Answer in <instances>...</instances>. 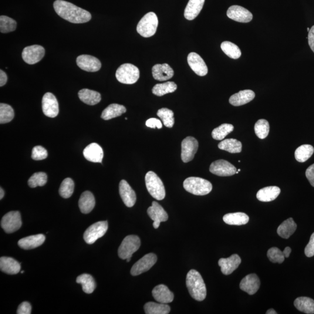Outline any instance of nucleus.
Instances as JSON below:
<instances>
[{
    "mask_svg": "<svg viewBox=\"0 0 314 314\" xmlns=\"http://www.w3.org/2000/svg\"><path fill=\"white\" fill-rule=\"evenodd\" d=\"M54 8L60 17L73 23H86L92 19L89 12L63 0H56Z\"/></svg>",
    "mask_w": 314,
    "mask_h": 314,
    "instance_id": "1",
    "label": "nucleus"
},
{
    "mask_svg": "<svg viewBox=\"0 0 314 314\" xmlns=\"http://www.w3.org/2000/svg\"><path fill=\"white\" fill-rule=\"evenodd\" d=\"M187 286L189 293L194 300L203 301L207 296V289L200 273L191 269L187 276Z\"/></svg>",
    "mask_w": 314,
    "mask_h": 314,
    "instance_id": "2",
    "label": "nucleus"
},
{
    "mask_svg": "<svg viewBox=\"0 0 314 314\" xmlns=\"http://www.w3.org/2000/svg\"><path fill=\"white\" fill-rule=\"evenodd\" d=\"M186 190L196 195H205L212 190V185L210 182L201 178H188L184 182Z\"/></svg>",
    "mask_w": 314,
    "mask_h": 314,
    "instance_id": "3",
    "label": "nucleus"
},
{
    "mask_svg": "<svg viewBox=\"0 0 314 314\" xmlns=\"http://www.w3.org/2000/svg\"><path fill=\"white\" fill-rule=\"evenodd\" d=\"M145 182L147 190L152 197L157 200H162L165 197V189L163 182L153 171L147 172Z\"/></svg>",
    "mask_w": 314,
    "mask_h": 314,
    "instance_id": "4",
    "label": "nucleus"
},
{
    "mask_svg": "<svg viewBox=\"0 0 314 314\" xmlns=\"http://www.w3.org/2000/svg\"><path fill=\"white\" fill-rule=\"evenodd\" d=\"M158 25L157 15L153 12H148L138 22L137 32L144 38H150L156 33Z\"/></svg>",
    "mask_w": 314,
    "mask_h": 314,
    "instance_id": "5",
    "label": "nucleus"
},
{
    "mask_svg": "<svg viewBox=\"0 0 314 314\" xmlns=\"http://www.w3.org/2000/svg\"><path fill=\"white\" fill-rule=\"evenodd\" d=\"M116 75L120 83L132 84L139 79L140 71L133 64L124 63L118 67Z\"/></svg>",
    "mask_w": 314,
    "mask_h": 314,
    "instance_id": "6",
    "label": "nucleus"
},
{
    "mask_svg": "<svg viewBox=\"0 0 314 314\" xmlns=\"http://www.w3.org/2000/svg\"><path fill=\"white\" fill-rule=\"evenodd\" d=\"M140 239L136 235H129L124 239L118 249V255L123 259L131 258L140 247Z\"/></svg>",
    "mask_w": 314,
    "mask_h": 314,
    "instance_id": "7",
    "label": "nucleus"
},
{
    "mask_svg": "<svg viewBox=\"0 0 314 314\" xmlns=\"http://www.w3.org/2000/svg\"><path fill=\"white\" fill-rule=\"evenodd\" d=\"M109 228L107 221H100L91 225L86 229L83 235L84 241L87 244L92 245L98 239L106 234Z\"/></svg>",
    "mask_w": 314,
    "mask_h": 314,
    "instance_id": "8",
    "label": "nucleus"
},
{
    "mask_svg": "<svg viewBox=\"0 0 314 314\" xmlns=\"http://www.w3.org/2000/svg\"><path fill=\"white\" fill-rule=\"evenodd\" d=\"M1 226L7 234L18 231L22 226L21 213L19 211H11L6 214L1 219Z\"/></svg>",
    "mask_w": 314,
    "mask_h": 314,
    "instance_id": "9",
    "label": "nucleus"
},
{
    "mask_svg": "<svg viewBox=\"0 0 314 314\" xmlns=\"http://www.w3.org/2000/svg\"><path fill=\"white\" fill-rule=\"evenodd\" d=\"M45 50L40 45H33L23 49L22 57L23 61L30 65L37 63L45 57Z\"/></svg>",
    "mask_w": 314,
    "mask_h": 314,
    "instance_id": "10",
    "label": "nucleus"
},
{
    "mask_svg": "<svg viewBox=\"0 0 314 314\" xmlns=\"http://www.w3.org/2000/svg\"><path fill=\"white\" fill-rule=\"evenodd\" d=\"M157 261V256L154 253L145 255L133 265L131 269V275L137 276L148 271L153 267Z\"/></svg>",
    "mask_w": 314,
    "mask_h": 314,
    "instance_id": "11",
    "label": "nucleus"
},
{
    "mask_svg": "<svg viewBox=\"0 0 314 314\" xmlns=\"http://www.w3.org/2000/svg\"><path fill=\"white\" fill-rule=\"evenodd\" d=\"M209 171L219 177H230L236 174L237 169L228 161L219 160L211 164Z\"/></svg>",
    "mask_w": 314,
    "mask_h": 314,
    "instance_id": "12",
    "label": "nucleus"
},
{
    "mask_svg": "<svg viewBox=\"0 0 314 314\" xmlns=\"http://www.w3.org/2000/svg\"><path fill=\"white\" fill-rule=\"evenodd\" d=\"M198 148V141L193 137H187L182 141L181 158L184 163H187L193 159Z\"/></svg>",
    "mask_w": 314,
    "mask_h": 314,
    "instance_id": "13",
    "label": "nucleus"
},
{
    "mask_svg": "<svg viewBox=\"0 0 314 314\" xmlns=\"http://www.w3.org/2000/svg\"><path fill=\"white\" fill-rule=\"evenodd\" d=\"M44 114L50 118H55L59 114V105L57 98L52 93H46L42 99Z\"/></svg>",
    "mask_w": 314,
    "mask_h": 314,
    "instance_id": "14",
    "label": "nucleus"
},
{
    "mask_svg": "<svg viewBox=\"0 0 314 314\" xmlns=\"http://www.w3.org/2000/svg\"><path fill=\"white\" fill-rule=\"evenodd\" d=\"M76 63L81 69L89 72L99 71L101 67L100 60L96 57L90 55H81L77 57Z\"/></svg>",
    "mask_w": 314,
    "mask_h": 314,
    "instance_id": "15",
    "label": "nucleus"
},
{
    "mask_svg": "<svg viewBox=\"0 0 314 314\" xmlns=\"http://www.w3.org/2000/svg\"><path fill=\"white\" fill-rule=\"evenodd\" d=\"M147 214L154 221L153 226L155 229L159 227L161 222L167 221L168 219L167 212L156 201H153L151 207L147 209Z\"/></svg>",
    "mask_w": 314,
    "mask_h": 314,
    "instance_id": "16",
    "label": "nucleus"
},
{
    "mask_svg": "<svg viewBox=\"0 0 314 314\" xmlns=\"http://www.w3.org/2000/svg\"><path fill=\"white\" fill-rule=\"evenodd\" d=\"M227 16L235 21L248 23L252 19V14L248 9L239 5H233L229 8Z\"/></svg>",
    "mask_w": 314,
    "mask_h": 314,
    "instance_id": "17",
    "label": "nucleus"
},
{
    "mask_svg": "<svg viewBox=\"0 0 314 314\" xmlns=\"http://www.w3.org/2000/svg\"><path fill=\"white\" fill-rule=\"evenodd\" d=\"M189 66L197 75L204 76L208 73V67L203 59L195 53H190L188 57Z\"/></svg>",
    "mask_w": 314,
    "mask_h": 314,
    "instance_id": "18",
    "label": "nucleus"
},
{
    "mask_svg": "<svg viewBox=\"0 0 314 314\" xmlns=\"http://www.w3.org/2000/svg\"><path fill=\"white\" fill-rule=\"evenodd\" d=\"M119 188L120 194L124 204L127 207H132L136 201V195L132 188L126 180L121 181Z\"/></svg>",
    "mask_w": 314,
    "mask_h": 314,
    "instance_id": "19",
    "label": "nucleus"
},
{
    "mask_svg": "<svg viewBox=\"0 0 314 314\" xmlns=\"http://www.w3.org/2000/svg\"><path fill=\"white\" fill-rule=\"evenodd\" d=\"M259 287V279L255 273L245 276L240 283V288L250 295H254L258 291Z\"/></svg>",
    "mask_w": 314,
    "mask_h": 314,
    "instance_id": "20",
    "label": "nucleus"
},
{
    "mask_svg": "<svg viewBox=\"0 0 314 314\" xmlns=\"http://www.w3.org/2000/svg\"><path fill=\"white\" fill-rule=\"evenodd\" d=\"M241 262L242 259L238 254H233L230 257L219 259L218 265L223 274L229 275L239 267Z\"/></svg>",
    "mask_w": 314,
    "mask_h": 314,
    "instance_id": "21",
    "label": "nucleus"
},
{
    "mask_svg": "<svg viewBox=\"0 0 314 314\" xmlns=\"http://www.w3.org/2000/svg\"><path fill=\"white\" fill-rule=\"evenodd\" d=\"M84 158L92 163H102L104 157L103 148L96 143H91L88 145L83 150Z\"/></svg>",
    "mask_w": 314,
    "mask_h": 314,
    "instance_id": "22",
    "label": "nucleus"
},
{
    "mask_svg": "<svg viewBox=\"0 0 314 314\" xmlns=\"http://www.w3.org/2000/svg\"><path fill=\"white\" fill-rule=\"evenodd\" d=\"M152 295L154 299L160 303H170L173 302L174 299V293L164 285H159L155 287L152 291Z\"/></svg>",
    "mask_w": 314,
    "mask_h": 314,
    "instance_id": "23",
    "label": "nucleus"
},
{
    "mask_svg": "<svg viewBox=\"0 0 314 314\" xmlns=\"http://www.w3.org/2000/svg\"><path fill=\"white\" fill-rule=\"evenodd\" d=\"M152 73L154 78L159 81L170 79L174 75V70L167 63L156 64L152 68Z\"/></svg>",
    "mask_w": 314,
    "mask_h": 314,
    "instance_id": "24",
    "label": "nucleus"
},
{
    "mask_svg": "<svg viewBox=\"0 0 314 314\" xmlns=\"http://www.w3.org/2000/svg\"><path fill=\"white\" fill-rule=\"evenodd\" d=\"M255 96L254 92L251 90H242L232 95L229 99V103L234 106H241L251 102Z\"/></svg>",
    "mask_w": 314,
    "mask_h": 314,
    "instance_id": "25",
    "label": "nucleus"
},
{
    "mask_svg": "<svg viewBox=\"0 0 314 314\" xmlns=\"http://www.w3.org/2000/svg\"><path fill=\"white\" fill-rule=\"evenodd\" d=\"M21 264L12 258L2 256L0 258V269L3 272L15 275L21 271Z\"/></svg>",
    "mask_w": 314,
    "mask_h": 314,
    "instance_id": "26",
    "label": "nucleus"
},
{
    "mask_svg": "<svg viewBox=\"0 0 314 314\" xmlns=\"http://www.w3.org/2000/svg\"><path fill=\"white\" fill-rule=\"evenodd\" d=\"M45 240V236L43 234L30 236L19 240L18 245L23 249H33L42 245Z\"/></svg>",
    "mask_w": 314,
    "mask_h": 314,
    "instance_id": "27",
    "label": "nucleus"
},
{
    "mask_svg": "<svg viewBox=\"0 0 314 314\" xmlns=\"http://www.w3.org/2000/svg\"><path fill=\"white\" fill-rule=\"evenodd\" d=\"M96 200L94 195L89 191L83 192L79 200L80 210L83 214L90 213L95 207Z\"/></svg>",
    "mask_w": 314,
    "mask_h": 314,
    "instance_id": "28",
    "label": "nucleus"
},
{
    "mask_svg": "<svg viewBox=\"0 0 314 314\" xmlns=\"http://www.w3.org/2000/svg\"><path fill=\"white\" fill-rule=\"evenodd\" d=\"M205 0H189L184 12L185 18L191 21L200 13L204 4Z\"/></svg>",
    "mask_w": 314,
    "mask_h": 314,
    "instance_id": "29",
    "label": "nucleus"
},
{
    "mask_svg": "<svg viewBox=\"0 0 314 314\" xmlns=\"http://www.w3.org/2000/svg\"><path fill=\"white\" fill-rule=\"evenodd\" d=\"M281 193V189L277 187H268L260 189L256 198L260 201L269 202L275 200Z\"/></svg>",
    "mask_w": 314,
    "mask_h": 314,
    "instance_id": "30",
    "label": "nucleus"
},
{
    "mask_svg": "<svg viewBox=\"0 0 314 314\" xmlns=\"http://www.w3.org/2000/svg\"><path fill=\"white\" fill-rule=\"evenodd\" d=\"M78 96L81 101L89 106H94L100 102L101 94L96 91L83 89L78 93Z\"/></svg>",
    "mask_w": 314,
    "mask_h": 314,
    "instance_id": "31",
    "label": "nucleus"
},
{
    "mask_svg": "<svg viewBox=\"0 0 314 314\" xmlns=\"http://www.w3.org/2000/svg\"><path fill=\"white\" fill-rule=\"evenodd\" d=\"M126 112V108L124 106L118 104H112L103 111L101 118L104 120L108 121L114 118L120 117Z\"/></svg>",
    "mask_w": 314,
    "mask_h": 314,
    "instance_id": "32",
    "label": "nucleus"
},
{
    "mask_svg": "<svg viewBox=\"0 0 314 314\" xmlns=\"http://www.w3.org/2000/svg\"><path fill=\"white\" fill-rule=\"evenodd\" d=\"M223 220L228 225L241 226L247 224L249 221V217L243 212H235L225 215Z\"/></svg>",
    "mask_w": 314,
    "mask_h": 314,
    "instance_id": "33",
    "label": "nucleus"
},
{
    "mask_svg": "<svg viewBox=\"0 0 314 314\" xmlns=\"http://www.w3.org/2000/svg\"><path fill=\"white\" fill-rule=\"evenodd\" d=\"M297 224L292 218L286 219L279 226L277 233L283 239H288L295 232Z\"/></svg>",
    "mask_w": 314,
    "mask_h": 314,
    "instance_id": "34",
    "label": "nucleus"
},
{
    "mask_svg": "<svg viewBox=\"0 0 314 314\" xmlns=\"http://www.w3.org/2000/svg\"><path fill=\"white\" fill-rule=\"evenodd\" d=\"M296 308L307 314H314V300L307 297H300L294 302Z\"/></svg>",
    "mask_w": 314,
    "mask_h": 314,
    "instance_id": "35",
    "label": "nucleus"
},
{
    "mask_svg": "<svg viewBox=\"0 0 314 314\" xmlns=\"http://www.w3.org/2000/svg\"><path fill=\"white\" fill-rule=\"evenodd\" d=\"M146 314H168L171 312V307L167 304L148 302L144 305Z\"/></svg>",
    "mask_w": 314,
    "mask_h": 314,
    "instance_id": "36",
    "label": "nucleus"
},
{
    "mask_svg": "<svg viewBox=\"0 0 314 314\" xmlns=\"http://www.w3.org/2000/svg\"><path fill=\"white\" fill-rule=\"evenodd\" d=\"M219 149L225 150L231 153H239L242 150L241 141L235 138H229L221 141L218 144Z\"/></svg>",
    "mask_w": 314,
    "mask_h": 314,
    "instance_id": "37",
    "label": "nucleus"
},
{
    "mask_svg": "<svg viewBox=\"0 0 314 314\" xmlns=\"http://www.w3.org/2000/svg\"><path fill=\"white\" fill-rule=\"evenodd\" d=\"M76 282L82 285L83 292L86 293H92L96 289V282L93 276L87 273H84L77 277Z\"/></svg>",
    "mask_w": 314,
    "mask_h": 314,
    "instance_id": "38",
    "label": "nucleus"
},
{
    "mask_svg": "<svg viewBox=\"0 0 314 314\" xmlns=\"http://www.w3.org/2000/svg\"><path fill=\"white\" fill-rule=\"evenodd\" d=\"M314 148L312 145L304 144L297 148L295 155L297 161L299 163H305L312 156Z\"/></svg>",
    "mask_w": 314,
    "mask_h": 314,
    "instance_id": "39",
    "label": "nucleus"
},
{
    "mask_svg": "<svg viewBox=\"0 0 314 314\" xmlns=\"http://www.w3.org/2000/svg\"><path fill=\"white\" fill-rule=\"evenodd\" d=\"M177 89V84L174 82H168L164 83L157 84L153 87L152 92L157 96H163L165 94L175 92Z\"/></svg>",
    "mask_w": 314,
    "mask_h": 314,
    "instance_id": "40",
    "label": "nucleus"
},
{
    "mask_svg": "<svg viewBox=\"0 0 314 314\" xmlns=\"http://www.w3.org/2000/svg\"><path fill=\"white\" fill-rule=\"evenodd\" d=\"M221 47L225 55L232 59H238L242 55L241 51L239 47L232 42H223Z\"/></svg>",
    "mask_w": 314,
    "mask_h": 314,
    "instance_id": "41",
    "label": "nucleus"
},
{
    "mask_svg": "<svg viewBox=\"0 0 314 314\" xmlns=\"http://www.w3.org/2000/svg\"><path fill=\"white\" fill-rule=\"evenodd\" d=\"M234 126L231 124H224L212 131V136L214 139L222 140L227 135L233 131Z\"/></svg>",
    "mask_w": 314,
    "mask_h": 314,
    "instance_id": "42",
    "label": "nucleus"
},
{
    "mask_svg": "<svg viewBox=\"0 0 314 314\" xmlns=\"http://www.w3.org/2000/svg\"><path fill=\"white\" fill-rule=\"evenodd\" d=\"M15 114L12 108L8 104H0V124L10 123L14 118Z\"/></svg>",
    "mask_w": 314,
    "mask_h": 314,
    "instance_id": "43",
    "label": "nucleus"
},
{
    "mask_svg": "<svg viewBox=\"0 0 314 314\" xmlns=\"http://www.w3.org/2000/svg\"><path fill=\"white\" fill-rule=\"evenodd\" d=\"M75 188V184L72 179L67 178L64 180L59 189V193L62 197L68 198L71 197Z\"/></svg>",
    "mask_w": 314,
    "mask_h": 314,
    "instance_id": "44",
    "label": "nucleus"
},
{
    "mask_svg": "<svg viewBox=\"0 0 314 314\" xmlns=\"http://www.w3.org/2000/svg\"><path fill=\"white\" fill-rule=\"evenodd\" d=\"M16 25L17 23L14 19L4 15L0 16V32L1 33L13 32L16 28Z\"/></svg>",
    "mask_w": 314,
    "mask_h": 314,
    "instance_id": "45",
    "label": "nucleus"
},
{
    "mask_svg": "<svg viewBox=\"0 0 314 314\" xmlns=\"http://www.w3.org/2000/svg\"><path fill=\"white\" fill-rule=\"evenodd\" d=\"M157 116L163 121L164 125L167 127H172L175 123L174 114L171 110L163 108L158 111Z\"/></svg>",
    "mask_w": 314,
    "mask_h": 314,
    "instance_id": "46",
    "label": "nucleus"
},
{
    "mask_svg": "<svg viewBox=\"0 0 314 314\" xmlns=\"http://www.w3.org/2000/svg\"><path fill=\"white\" fill-rule=\"evenodd\" d=\"M269 124L267 121L261 119L258 120L255 124V133L258 138L264 139L269 132Z\"/></svg>",
    "mask_w": 314,
    "mask_h": 314,
    "instance_id": "47",
    "label": "nucleus"
},
{
    "mask_svg": "<svg viewBox=\"0 0 314 314\" xmlns=\"http://www.w3.org/2000/svg\"><path fill=\"white\" fill-rule=\"evenodd\" d=\"M47 182V175L45 172H40L34 174L28 181L29 187L35 188L38 187H43Z\"/></svg>",
    "mask_w": 314,
    "mask_h": 314,
    "instance_id": "48",
    "label": "nucleus"
},
{
    "mask_svg": "<svg viewBox=\"0 0 314 314\" xmlns=\"http://www.w3.org/2000/svg\"><path fill=\"white\" fill-rule=\"evenodd\" d=\"M268 258L269 261L273 263L282 264L285 261V256L283 251L277 248H272L267 252Z\"/></svg>",
    "mask_w": 314,
    "mask_h": 314,
    "instance_id": "49",
    "label": "nucleus"
},
{
    "mask_svg": "<svg viewBox=\"0 0 314 314\" xmlns=\"http://www.w3.org/2000/svg\"><path fill=\"white\" fill-rule=\"evenodd\" d=\"M48 156V152L42 146H35L32 151V158L34 160L40 161L46 159Z\"/></svg>",
    "mask_w": 314,
    "mask_h": 314,
    "instance_id": "50",
    "label": "nucleus"
},
{
    "mask_svg": "<svg viewBox=\"0 0 314 314\" xmlns=\"http://www.w3.org/2000/svg\"><path fill=\"white\" fill-rule=\"evenodd\" d=\"M305 252L307 257H312L314 256V232L311 236L310 242L305 248Z\"/></svg>",
    "mask_w": 314,
    "mask_h": 314,
    "instance_id": "51",
    "label": "nucleus"
},
{
    "mask_svg": "<svg viewBox=\"0 0 314 314\" xmlns=\"http://www.w3.org/2000/svg\"><path fill=\"white\" fill-rule=\"evenodd\" d=\"M32 312V307L28 302H23L18 307L17 310L18 314H30Z\"/></svg>",
    "mask_w": 314,
    "mask_h": 314,
    "instance_id": "52",
    "label": "nucleus"
},
{
    "mask_svg": "<svg viewBox=\"0 0 314 314\" xmlns=\"http://www.w3.org/2000/svg\"><path fill=\"white\" fill-rule=\"evenodd\" d=\"M146 126L148 127L158 128V129H161L163 127V124H162L160 120L156 119V118H150L146 121Z\"/></svg>",
    "mask_w": 314,
    "mask_h": 314,
    "instance_id": "53",
    "label": "nucleus"
},
{
    "mask_svg": "<svg viewBox=\"0 0 314 314\" xmlns=\"http://www.w3.org/2000/svg\"><path fill=\"white\" fill-rule=\"evenodd\" d=\"M306 175L311 185L314 187V164L307 168L306 172Z\"/></svg>",
    "mask_w": 314,
    "mask_h": 314,
    "instance_id": "54",
    "label": "nucleus"
},
{
    "mask_svg": "<svg viewBox=\"0 0 314 314\" xmlns=\"http://www.w3.org/2000/svg\"><path fill=\"white\" fill-rule=\"evenodd\" d=\"M308 40L310 48L314 53V26L312 27L309 32Z\"/></svg>",
    "mask_w": 314,
    "mask_h": 314,
    "instance_id": "55",
    "label": "nucleus"
},
{
    "mask_svg": "<svg viewBox=\"0 0 314 314\" xmlns=\"http://www.w3.org/2000/svg\"><path fill=\"white\" fill-rule=\"evenodd\" d=\"M7 75L2 69L0 70V86L2 87L5 85L7 82Z\"/></svg>",
    "mask_w": 314,
    "mask_h": 314,
    "instance_id": "56",
    "label": "nucleus"
},
{
    "mask_svg": "<svg viewBox=\"0 0 314 314\" xmlns=\"http://www.w3.org/2000/svg\"><path fill=\"white\" fill-rule=\"evenodd\" d=\"M291 252H292L291 248H290L289 247H286L284 251H283V254H284L285 257L289 258L290 253H291Z\"/></svg>",
    "mask_w": 314,
    "mask_h": 314,
    "instance_id": "57",
    "label": "nucleus"
},
{
    "mask_svg": "<svg viewBox=\"0 0 314 314\" xmlns=\"http://www.w3.org/2000/svg\"><path fill=\"white\" fill-rule=\"evenodd\" d=\"M4 191L1 188H0V199L2 200V198L4 197Z\"/></svg>",
    "mask_w": 314,
    "mask_h": 314,
    "instance_id": "58",
    "label": "nucleus"
},
{
    "mask_svg": "<svg viewBox=\"0 0 314 314\" xmlns=\"http://www.w3.org/2000/svg\"><path fill=\"white\" fill-rule=\"evenodd\" d=\"M266 314H276L277 313L275 312V310L271 309H269L267 311V312L266 313Z\"/></svg>",
    "mask_w": 314,
    "mask_h": 314,
    "instance_id": "59",
    "label": "nucleus"
},
{
    "mask_svg": "<svg viewBox=\"0 0 314 314\" xmlns=\"http://www.w3.org/2000/svg\"><path fill=\"white\" fill-rule=\"evenodd\" d=\"M130 258H127V259H126V260H127V261H127V262H129L130 261Z\"/></svg>",
    "mask_w": 314,
    "mask_h": 314,
    "instance_id": "60",
    "label": "nucleus"
},
{
    "mask_svg": "<svg viewBox=\"0 0 314 314\" xmlns=\"http://www.w3.org/2000/svg\"><path fill=\"white\" fill-rule=\"evenodd\" d=\"M310 30V29L309 28H307V31L309 32Z\"/></svg>",
    "mask_w": 314,
    "mask_h": 314,
    "instance_id": "61",
    "label": "nucleus"
},
{
    "mask_svg": "<svg viewBox=\"0 0 314 314\" xmlns=\"http://www.w3.org/2000/svg\"><path fill=\"white\" fill-rule=\"evenodd\" d=\"M241 169H239V170H238V172H241Z\"/></svg>",
    "mask_w": 314,
    "mask_h": 314,
    "instance_id": "62",
    "label": "nucleus"
},
{
    "mask_svg": "<svg viewBox=\"0 0 314 314\" xmlns=\"http://www.w3.org/2000/svg\"><path fill=\"white\" fill-rule=\"evenodd\" d=\"M239 172H238V171L236 172V174H239Z\"/></svg>",
    "mask_w": 314,
    "mask_h": 314,
    "instance_id": "63",
    "label": "nucleus"
},
{
    "mask_svg": "<svg viewBox=\"0 0 314 314\" xmlns=\"http://www.w3.org/2000/svg\"><path fill=\"white\" fill-rule=\"evenodd\" d=\"M21 273H24V271H21Z\"/></svg>",
    "mask_w": 314,
    "mask_h": 314,
    "instance_id": "64",
    "label": "nucleus"
}]
</instances>
